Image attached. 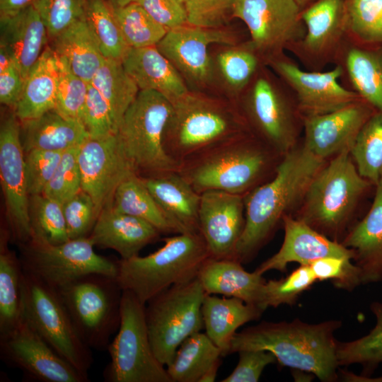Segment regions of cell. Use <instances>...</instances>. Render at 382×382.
Listing matches in <instances>:
<instances>
[{
  "mask_svg": "<svg viewBox=\"0 0 382 382\" xmlns=\"http://www.w3.org/2000/svg\"><path fill=\"white\" fill-rule=\"evenodd\" d=\"M81 122L90 138L101 139L117 134L119 125L108 103L91 83Z\"/></svg>",
  "mask_w": 382,
  "mask_h": 382,
  "instance_id": "f907efd6",
  "label": "cell"
},
{
  "mask_svg": "<svg viewBox=\"0 0 382 382\" xmlns=\"http://www.w3.org/2000/svg\"><path fill=\"white\" fill-rule=\"evenodd\" d=\"M8 235L0 245V335L16 328L23 320L21 282L23 269L21 260L8 250Z\"/></svg>",
  "mask_w": 382,
  "mask_h": 382,
  "instance_id": "74e56055",
  "label": "cell"
},
{
  "mask_svg": "<svg viewBox=\"0 0 382 382\" xmlns=\"http://www.w3.org/2000/svg\"><path fill=\"white\" fill-rule=\"evenodd\" d=\"M0 178L12 238L20 244L26 243L32 237L30 195L20 121L15 113L7 115L1 123Z\"/></svg>",
  "mask_w": 382,
  "mask_h": 382,
  "instance_id": "ac0fdd59",
  "label": "cell"
},
{
  "mask_svg": "<svg viewBox=\"0 0 382 382\" xmlns=\"http://www.w3.org/2000/svg\"><path fill=\"white\" fill-rule=\"evenodd\" d=\"M35 0H0V19L16 15L33 4Z\"/></svg>",
  "mask_w": 382,
  "mask_h": 382,
  "instance_id": "91938a15",
  "label": "cell"
},
{
  "mask_svg": "<svg viewBox=\"0 0 382 382\" xmlns=\"http://www.w3.org/2000/svg\"><path fill=\"white\" fill-rule=\"evenodd\" d=\"M21 245L23 270L57 289L89 274H117V260L98 255L89 236L60 244L32 237Z\"/></svg>",
  "mask_w": 382,
  "mask_h": 382,
  "instance_id": "4fadbf2b",
  "label": "cell"
},
{
  "mask_svg": "<svg viewBox=\"0 0 382 382\" xmlns=\"http://www.w3.org/2000/svg\"><path fill=\"white\" fill-rule=\"evenodd\" d=\"M162 240L163 245L148 255L117 260L120 286L144 304L168 288L196 278L211 257L200 233H178Z\"/></svg>",
  "mask_w": 382,
  "mask_h": 382,
  "instance_id": "8992f818",
  "label": "cell"
},
{
  "mask_svg": "<svg viewBox=\"0 0 382 382\" xmlns=\"http://www.w3.org/2000/svg\"><path fill=\"white\" fill-rule=\"evenodd\" d=\"M277 76L264 65L236 104L249 130L284 156L301 140L303 116L294 93Z\"/></svg>",
  "mask_w": 382,
  "mask_h": 382,
  "instance_id": "52a82bcc",
  "label": "cell"
},
{
  "mask_svg": "<svg viewBox=\"0 0 382 382\" xmlns=\"http://www.w3.org/2000/svg\"><path fill=\"white\" fill-rule=\"evenodd\" d=\"M112 8H117L125 6L131 3L136 2L137 0H105Z\"/></svg>",
  "mask_w": 382,
  "mask_h": 382,
  "instance_id": "be15d7a7",
  "label": "cell"
},
{
  "mask_svg": "<svg viewBox=\"0 0 382 382\" xmlns=\"http://www.w3.org/2000/svg\"><path fill=\"white\" fill-rule=\"evenodd\" d=\"M309 266L317 281L331 280L337 289L352 291L361 284L359 270L349 258L325 257Z\"/></svg>",
  "mask_w": 382,
  "mask_h": 382,
  "instance_id": "db71d44e",
  "label": "cell"
},
{
  "mask_svg": "<svg viewBox=\"0 0 382 382\" xmlns=\"http://www.w3.org/2000/svg\"><path fill=\"white\" fill-rule=\"evenodd\" d=\"M197 278L206 294L235 297L262 308L264 286L267 281L255 270L246 271L243 264L236 260L210 257L201 267Z\"/></svg>",
  "mask_w": 382,
  "mask_h": 382,
  "instance_id": "f1b7e54d",
  "label": "cell"
},
{
  "mask_svg": "<svg viewBox=\"0 0 382 382\" xmlns=\"http://www.w3.org/2000/svg\"><path fill=\"white\" fill-rule=\"evenodd\" d=\"M265 310L235 297L206 294L202 305L205 333L221 352L229 354L236 330L250 321L258 320Z\"/></svg>",
  "mask_w": 382,
  "mask_h": 382,
  "instance_id": "4dcf8cb0",
  "label": "cell"
},
{
  "mask_svg": "<svg viewBox=\"0 0 382 382\" xmlns=\"http://www.w3.org/2000/svg\"><path fill=\"white\" fill-rule=\"evenodd\" d=\"M264 65L250 41L225 45L213 59L214 79L219 76L228 99L236 103Z\"/></svg>",
  "mask_w": 382,
  "mask_h": 382,
  "instance_id": "836d02e7",
  "label": "cell"
},
{
  "mask_svg": "<svg viewBox=\"0 0 382 382\" xmlns=\"http://www.w3.org/2000/svg\"><path fill=\"white\" fill-rule=\"evenodd\" d=\"M30 197L32 237L52 244H60L69 240L63 204L42 194Z\"/></svg>",
  "mask_w": 382,
  "mask_h": 382,
  "instance_id": "f6af8a7d",
  "label": "cell"
},
{
  "mask_svg": "<svg viewBox=\"0 0 382 382\" xmlns=\"http://www.w3.org/2000/svg\"><path fill=\"white\" fill-rule=\"evenodd\" d=\"M373 201L342 244L353 250L361 284L382 280V175L375 186Z\"/></svg>",
  "mask_w": 382,
  "mask_h": 382,
  "instance_id": "cb8c5ba5",
  "label": "cell"
},
{
  "mask_svg": "<svg viewBox=\"0 0 382 382\" xmlns=\"http://www.w3.org/2000/svg\"><path fill=\"white\" fill-rule=\"evenodd\" d=\"M374 190L375 186L358 173L350 151L345 150L318 173L292 216L342 243L363 216L359 209Z\"/></svg>",
  "mask_w": 382,
  "mask_h": 382,
  "instance_id": "277c9868",
  "label": "cell"
},
{
  "mask_svg": "<svg viewBox=\"0 0 382 382\" xmlns=\"http://www.w3.org/2000/svg\"><path fill=\"white\" fill-rule=\"evenodd\" d=\"M141 178L163 214L180 233H199L201 194L178 171Z\"/></svg>",
  "mask_w": 382,
  "mask_h": 382,
  "instance_id": "83f0119b",
  "label": "cell"
},
{
  "mask_svg": "<svg viewBox=\"0 0 382 382\" xmlns=\"http://www.w3.org/2000/svg\"><path fill=\"white\" fill-rule=\"evenodd\" d=\"M110 362L103 372L108 382H172L155 356L145 318V304L123 290L120 325L108 347Z\"/></svg>",
  "mask_w": 382,
  "mask_h": 382,
  "instance_id": "7c38bea8",
  "label": "cell"
},
{
  "mask_svg": "<svg viewBox=\"0 0 382 382\" xmlns=\"http://www.w3.org/2000/svg\"><path fill=\"white\" fill-rule=\"evenodd\" d=\"M337 61L351 90L382 113V45H359L347 37Z\"/></svg>",
  "mask_w": 382,
  "mask_h": 382,
  "instance_id": "f546056e",
  "label": "cell"
},
{
  "mask_svg": "<svg viewBox=\"0 0 382 382\" xmlns=\"http://www.w3.org/2000/svg\"><path fill=\"white\" fill-rule=\"evenodd\" d=\"M187 23L207 28H224L233 18L235 0H181Z\"/></svg>",
  "mask_w": 382,
  "mask_h": 382,
  "instance_id": "816d5d0a",
  "label": "cell"
},
{
  "mask_svg": "<svg viewBox=\"0 0 382 382\" xmlns=\"http://www.w3.org/2000/svg\"><path fill=\"white\" fill-rule=\"evenodd\" d=\"M69 239L89 236L98 219L91 196L82 189L63 204Z\"/></svg>",
  "mask_w": 382,
  "mask_h": 382,
  "instance_id": "f5cc1de1",
  "label": "cell"
},
{
  "mask_svg": "<svg viewBox=\"0 0 382 382\" xmlns=\"http://www.w3.org/2000/svg\"><path fill=\"white\" fill-rule=\"evenodd\" d=\"M172 103L153 91H139L125 113L117 136L133 171L141 178L159 176L178 170L166 153L163 134Z\"/></svg>",
  "mask_w": 382,
  "mask_h": 382,
  "instance_id": "ba28073f",
  "label": "cell"
},
{
  "mask_svg": "<svg viewBox=\"0 0 382 382\" xmlns=\"http://www.w3.org/2000/svg\"><path fill=\"white\" fill-rule=\"evenodd\" d=\"M245 224L244 196L219 190L201 194L199 233L214 259H234Z\"/></svg>",
  "mask_w": 382,
  "mask_h": 382,
  "instance_id": "7402d4cb",
  "label": "cell"
},
{
  "mask_svg": "<svg viewBox=\"0 0 382 382\" xmlns=\"http://www.w3.org/2000/svg\"><path fill=\"white\" fill-rule=\"evenodd\" d=\"M90 83L108 103L120 126L125 113L139 92L122 62L105 58Z\"/></svg>",
  "mask_w": 382,
  "mask_h": 382,
  "instance_id": "f35d334b",
  "label": "cell"
},
{
  "mask_svg": "<svg viewBox=\"0 0 382 382\" xmlns=\"http://www.w3.org/2000/svg\"><path fill=\"white\" fill-rule=\"evenodd\" d=\"M85 21L106 59L122 62L129 49L105 0H86Z\"/></svg>",
  "mask_w": 382,
  "mask_h": 382,
  "instance_id": "ab89813d",
  "label": "cell"
},
{
  "mask_svg": "<svg viewBox=\"0 0 382 382\" xmlns=\"http://www.w3.org/2000/svg\"><path fill=\"white\" fill-rule=\"evenodd\" d=\"M316 281L309 265H300L284 278L269 280L264 286L262 307L266 310L282 304L293 306Z\"/></svg>",
  "mask_w": 382,
  "mask_h": 382,
  "instance_id": "7dc6e473",
  "label": "cell"
},
{
  "mask_svg": "<svg viewBox=\"0 0 382 382\" xmlns=\"http://www.w3.org/2000/svg\"><path fill=\"white\" fill-rule=\"evenodd\" d=\"M0 45L11 53L25 79L47 46L45 24L33 4L13 16L0 19Z\"/></svg>",
  "mask_w": 382,
  "mask_h": 382,
  "instance_id": "4316f807",
  "label": "cell"
},
{
  "mask_svg": "<svg viewBox=\"0 0 382 382\" xmlns=\"http://www.w3.org/2000/svg\"><path fill=\"white\" fill-rule=\"evenodd\" d=\"M358 173L374 186L382 175V113L376 111L359 131L350 150Z\"/></svg>",
  "mask_w": 382,
  "mask_h": 382,
  "instance_id": "60d3db41",
  "label": "cell"
},
{
  "mask_svg": "<svg viewBox=\"0 0 382 382\" xmlns=\"http://www.w3.org/2000/svg\"><path fill=\"white\" fill-rule=\"evenodd\" d=\"M58 83L57 55L47 46L25 79L14 113L21 122L54 110Z\"/></svg>",
  "mask_w": 382,
  "mask_h": 382,
  "instance_id": "1f68e13d",
  "label": "cell"
},
{
  "mask_svg": "<svg viewBox=\"0 0 382 382\" xmlns=\"http://www.w3.org/2000/svg\"><path fill=\"white\" fill-rule=\"evenodd\" d=\"M376 110L360 99L337 110L303 117V144L315 156L328 161L351 150L363 125Z\"/></svg>",
  "mask_w": 382,
  "mask_h": 382,
  "instance_id": "44dd1931",
  "label": "cell"
},
{
  "mask_svg": "<svg viewBox=\"0 0 382 382\" xmlns=\"http://www.w3.org/2000/svg\"><path fill=\"white\" fill-rule=\"evenodd\" d=\"M112 9L129 48L156 46L168 31L137 2Z\"/></svg>",
  "mask_w": 382,
  "mask_h": 382,
  "instance_id": "7bdbcfd3",
  "label": "cell"
},
{
  "mask_svg": "<svg viewBox=\"0 0 382 382\" xmlns=\"http://www.w3.org/2000/svg\"><path fill=\"white\" fill-rule=\"evenodd\" d=\"M341 325L338 320L313 324L299 318L262 321L236 332L229 354L248 349L267 351L282 366L310 373L323 382H334L339 379V341L335 332Z\"/></svg>",
  "mask_w": 382,
  "mask_h": 382,
  "instance_id": "7a4b0ae2",
  "label": "cell"
},
{
  "mask_svg": "<svg viewBox=\"0 0 382 382\" xmlns=\"http://www.w3.org/2000/svg\"><path fill=\"white\" fill-rule=\"evenodd\" d=\"M347 35L364 45H382V0H346Z\"/></svg>",
  "mask_w": 382,
  "mask_h": 382,
  "instance_id": "ee69618b",
  "label": "cell"
},
{
  "mask_svg": "<svg viewBox=\"0 0 382 382\" xmlns=\"http://www.w3.org/2000/svg\"><path fill=\"white\" fill-rule=\"evenodd\" d=\"M22 317L62 358L88 374L93 358L81 340L58 290L23 270Z\"/></svg>",
  "mask_w": 382,
  "mask_h": 382,
  "instance_id": "30bf717a",
  "label": "cell"
},
{
  "mask_svg": "<svg viewBox=\"0 0 382 382\" xmlns=\"http://www.w3.org/2000/svg\"><path fill=\"white\" fill-rule=\"evenodd\" d=\"M238 362L233 371L222 382H257L265 368L277 361L274 355L267 351L241 350L238 352Z\"/></svg>",
  "mask_w": 382,
  "mask_h": 382,
  "instance_id": "9f6ffc18",
  "label": "cell"
},
{
  "mask_svg": "<svg viewBox=\"0 0 382 382\" xmlns=\"http://www.w3.org/2000/svg\"><path fill=\"white\" fill-rule=\"evenodd\" d=\"M63 152L40 149L25 152L26 180L30 197L43 193L61 161Z\"/></svg>",
  "mask_w": 382,
  "mask_h": 382,
  "instance_id": "11a10c76",
  "label": "cell"
},
{
  "mask_svg": "<svg viewBox=\"0 0 382 382\" xmlns=\"http://www.w3.org/2000/svg\"><path fill=\"white\" fill-rule=\"evenodd\" d=\"M25 79L15 65L0 71V102L16 108L23 92Z\"/></svg>",
  "mask_w": 382,
  "mask_h": 382,
  "instance_id": "680465c9",
  "label": "cell"
},
{
  "mask_svg": "<svg viewBox=\"0 0 382 382\" xmlns=\"http://www.w3.org/2000/svg\"><path fill=\"white\" fill-rule=\"evenodd\" d=\"M283 156L248 131L180 162L178 172L199 194L245 196L274 176Z\"/></svg>",
  "mask_w": 382,
  "mask_h": 382,
  "instance_id": "3957f363",
  "label": "cell"
},
{
  "mask_svg": "<svg viewBox=\"0 0 382 382\" xmlns=\"http://www.w3.org/2000/svg\"><path fill=\"white\" fill-rule=\"evenodd\" d=\"M13 65L15 63L11 53L4 45H0V71Z\"/></svg>",
  "mask_w": 382,
  "mask_h": 382,
  "instance_id": "94428289",
  "label": "cell"
},
{
  "mask_svg": "<svg viewBox=\"0 0 382 382\" xmlns=\"http://www.w3.org/2000/svg\"><path fill=\"white\" fill-rule=\"evenodd\" d=\"M221 357L219 348L206 333L198 332L180 345L166 370L172 382H199Z\"/></svg>",
  "mask_w": 382,
  "mask_h": 382,
  "instance_id": "8d00e7d4",
  "label": "cell"
},
{
  "mask_svg": "<svg viewBox=\"0 0 382 382\" xmlns=\"http://www.w3.org/2000/svg\"><path fill=\"white\" fill-rule=\"evenodd\" d=\"M221 360L216 361L200 378L199 382H213L215 381Z\"/></svg>",
  "mask_w": 382,
  "mask_h": 382,
  "instance_id": "6125c7cd",
  "label": "cell"
},
{
  "mask_svg": "<svg viewBox=\"0 0 382 382\" xmlns=\"http://www.w3.org/2000/svg\"><path fill=\"white\" fill-rule=\"evenodd\" d=\"M81 189L92 198L98 217L112 204L116 188L134 172L117 134L101 139L88 138L79 150Z\"/></svg>",
  "mask_w": 382,
  "mask_h": 382,
  "instance_id": "ffe728a7",
  "label": "cell"
},
{
  "mask_svg": "<svg viewBox=\"0 0 382 382\" xmlns=\"http://www.w3.org/2000/svg\"><path fill=\"white\" fill-rule=\"evenodd\" d=\"M301 10L296 0H235L233 17L245 24L250 41L266 63L303 36Z\"/></svg>",
  "mask_w": 382,
  "mask_h": 382,
  "instance_id": "5bb4252c",
  "label": "cell"
},
{
  "mask_svg": "<svg viewBox=\"0 0 382 382\" xmlns=\"http://www.w3.org/2000/svg\"><path fill=\"white\" fill-rule=\"evenodd\" d=\"M122 64L139 91H156L171 103L190 91L180 74L156 46L129 48Z\"/></svg>",
  "mask_w": 382,
  "mask_h": 382,
  "instance_id": "484cf974",
  "label": "cell"
},
{
  "mask_svg": "<svg viewBox=\"0 0 382 382\" xmlns=\"http://www.w3.org/2000/svg\"><path fill=\"white\" fill-rule=\"evenodd\" d=\"M265 65L292 91L303 117L328 113L362 99L340 83L344 75L340 64L325 71H306L284 53L268 59Z\"/></svg>",
  "mask_w": 382,
  "mask_h": 382,
  "instance_id": "9a60e30c",
  "label": "cell"
},
{
  "mask_svg": "<svg viewBox=\"0 0 382 382\" xmlns=\"http://www.w3.org/2000/svg\"><path fill=\"white\" fill-rule=\"evenodd\" d=\"M328 162L301 142L286 154L274 176L244 196L245 224L234 260L252 261L272 239L283 217L300 207L318 173Z\"/></svg>",
  "mask_w": 382,
  "mask_h": 382,
  "instance_id": "6da1fadb",
  "label": "cell"
},
{
  "mask_svg": "<svg viewBox=\"0 0 382 382\" xmlns=\"http://www.w3.org/2000/svg\"><path fill=\"white\" fill-rule=\"evenodd\" d=\"M110 206L119 212L148 221L161 234L180 233L163 214L142 178L134 172L118 185Z\"/></svg>",
  "mask_w": 382,
  "mask_h": 382,
  "instance_id": "d590c367",
  "label": "cell"
},
{
  "mask_svg": "<svg viewBox=\"0 0 382 382\" xmlns=\"http://www.w3.org/2000/svg\"><path fill=\"white\" fill-rule=\"evenodd\" d=\"M57 290L83 342L91 349H108L121 319L123 290L116 277L89 274Z\"/></svg>",
  "mask_w": 382,
  "mask_h": 382,
  "instance_id": "9c48e42d",
  "label": "cell"
},
{
  "mask_svg": "<svg viewBox=\"0 0 382 382\" xmlns=\"http://www.w3.org/2000/svg\"><path fill=\"white\" fill-rule=\"evenodd\" d=\"M57 61L58 83L54 110L67 119L81 122L89 83L76 76L63 58L57 55Z\"/></svg>",
  "mask_w": 382,
  "mask_h": 382,
  "instance_id": "bcb514c9",
  "label": "cell"
},
{
  "mask_svg": "<svg viewBox=\"0 0 382 382\" xmlns=\"http://www.w3.org/2000/svg\"><path fill=\"white\" fill-rule=\"evenodd\" d=\"M161 233L148 221L115 210L110 205L100 213L89 237L95 246L115 250L121 259L139 255Z\"/></svg>",
  "mask_w": 382,
  "mask_h": 382,
  "instance_id": "d4e9b609",
  "label": "cell"
},
{
  "mask_svg": "<svg viewBox=\"0 0 382 382\" xmlns=\"http://www.w3.org/2000/svg\"><path fill=\"white\" fill-rule=\"evenodd\" d=\"M79 150V146H77L63 152L61 161L42 195L63 204L81 190Z\"/></svg>",
  "mask_w": 382,
  "mask_h": 382,
  "instance_id": "c3c4849f",
  "label": "cell"
},
{
  "mask_svg": "<svg viewBox=\"0 0 382 382\" xmlns=\"http://www.w3.org/2000/svg\"><path fill=\"white\" fill-rule=\"evenodd\" d=\"M52 49L71 70L86 82L91 81L105 57L85 18L80 19L52 39Z\"/></svg>",
  "mask_w": 382,
  "mask_h": 382,
  "instance_id": "e575fe53",
  "label": "cell"
},
{
  "mask_svg": "<svg viewBox=\"0 0 382 382\" xmlns=\"http://www.w3.org/2000/svg\"><path fill=\"white\" fill-rule=\"evenodd\" d=\"M21 123L25 152L32 149L63 152L80 146L90 138L81 122L67 119L55 110Z\"/></svg>",
  "mask_w": 382,
  "mask_h": 382,
  "instance_id": "d6a6232c",
  "label": "cell"
},
{
  "mask_svg": "<svg viewBox=\"0 0 382 382\" xmlns=\"http://www.w3.org/2000/svg\"><path fill=\"white\" fill-rule=\"evenodd\" d=\"M236 37L224 28H207L189 24L168 31L156 45L185 82L198 88L209 86L214 80L213 59L209 48L212 45L236 44Z\"/></svg>",
  "mask_w": 382,
  "mask_h": 382,
  "instance_id": "d6986e66",
  "label": "cell"
},
{
  "mask_svg": "<svg viewBox=\"0 0 382 382\" xmlns=\"http://www.w3.org/2000/svg\"><path fill=\"white\" fill-rule=\"evenodd\" d=\"M370 308L376 320L374 328L359 339L338 342L337 348L339 366L361 364L364 367V376H369L382 363V302L374 301Z\"/></svg>",
  "mask_w": 382,
  "mask_h": 382,
  "instance_id": "b9f144b4",
  "label": "cell"
},
{
  "mask_svg": "<svg viewBox=\"0 0 382 382\" xmlns=\"http://www.w3.org/2000/svg\"><path fill=\"white\" fill-rule=\"evenodd\" d=\"M172 103L163 134L167 154L178 164L250 131L236 103L190 90Z\"/></svg>",
  "mask_w": 382,
  "mask_h": 382,
  "instance_id": "5b68a950",
  "label": "cell"
},
{
  "mask_svg": "<svg viewBox=\"0 0 382 382\" xmlns=\"http://www.w3.org/2000/svg\"><path fill=\"white\" fill-rule=\"evenodd\" d=\"M206 293L197 277L172 286L145 304V318L153 352L166 367L180 345L204 327L202 305Z\"/></svg>",
  "mask_w": 382,
  "mask_h": 382,
  "instance_id": "8fae6325",
  "label": "cell"
},
{
  "mask_svg": "<svg viewBox=\"0 0 382 382\" xmlns=\"http://www.w3.org/2000/svg\"><path fill=\"white\" fill-rule=\"evenodd\" d=\"M136 2L168 30L188 24L181 0H137Z\"/></svg>",
  "mask_w": 382,
  "mask_h": 382,
  "instance_id": "6f0895ef",
  "label": "cell"
},
{
  "mask_svg": "<svg viewBox=\"0 0 382 382\" xmlns=\"http://www.w3.org/2000/svg\"><path fill=\"white\" fill-rule=\"evenodd\" d=\"M0 355L4 363L21 370L30 381H88V374L58 354L24 319L0 335Z\"/></svg>",
  "mask_w": 382,
  "mask_h": 382,
  "instance_id": "2e32d148",
  "label": "cell"
},
{
  "mask_svg": "<svg viewBox=\"0 0 382 382\" xmlns=\"http://www.w3.org/2000/svg\"><path fill=\"white\" fill-rule=\"evenodd\" d=\"M303 36L289 51L311 71L337 60L346 40V0H313L301 12Z\"/></svg>",
  "mask_w": 382,
  "mask_h": 382,
  "instance_id": "e0dca14e",
  "label": "cell"
},
{
  "mask_svg": "<svg viewBox=\"0 0 382 382\" xmlns=\"http://www.w3.org/2000/svg\"><path fill=\"white\" fill-rule=\"evenodd\" d=\"M301 8L303 9L308 4H310L313 0H296Z\"/></svg>",
  "mask_w": 382,
  "mask_h": 382,
  "instance_id": "e7e4bbea",
  "label": "cell"
},
{
  "mask_svg": "<svg viewBox=\"0 0 382 382\" xmlns=\"http://www.w3.org/2000/svg\"><path fill=\"white\" fill-rule=\"evenodd\" d=\"M282 226L284 237L279 250L255 270L262 275L274 270L286 272L291 262L309 265L325 257L354 258L352 250L330 240L291 214L283 217Z\"/></svg>",
  "mask_w": 382,
  "mask_h": 382,
  "instance_id": "603a6c76",
  "label": "cell"
},
{
  "mask_svg": "<svg viewBox=\"0 0 382 382\" xmlns=\"http://www.w3.org/2000/svg\"><path fill=\"white\" fill-rule=\"evenodd\" d=\"M86 0H35L39 13L52 40L85 16Z\"/></svg>",
  "mask_w": 382,
  "mask_h": 382,
  "instance_id": "681fc988",
  "label": "cell"
}]
</instances>
